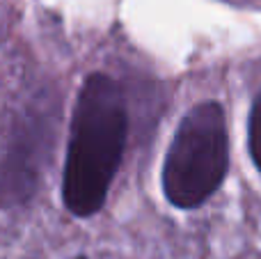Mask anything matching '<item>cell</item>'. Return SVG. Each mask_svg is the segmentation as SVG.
Instances as JSON below:
<instances>
[{"label": "cell", "instance_id": "cell-1", "mask_svg": "<svg viewBox=\"0 0 261 259\" xmlns=\"http://www.w3.org/2000/svg\"><path fill=\"white\" fill-rule=\"evenodd\" d=\"M126 131L122 87L106 73H90L76 99L62 172V200L73 216L87 218L103 206L122 163Z\"/></svg>", "mask_w": 261, "mask_h": 259}, {"label": "cell", "instance_id": "cell-2", "mask_svg": "<svg viewBox=\"0 0 261 259\" xmlns=\"http://www.w3.org/2000/svg\"><path fill=\"white\" fill-rule=\"evenodd\" d=\"M229 165L225 110L202 101L184 115L163 163V193L179 209H197L222 186Z\"/></svg>", "mask_w": 261, "mask_h": 259}, {"label": "cell", "instance_id": "cell-3", "mask_svg": "<svg viewBox=\"0 0 261 259\" xmlns=\"http://www.w3.org/2000/svg\"><path fill=\"white\" fill-rule=\"evenodd\" d=\"M50 126L46 115L35 113L16 119L12 138L5 145V159L0 161V200L23 202L37 188L41 170V154L48 149Z\"/></svg>", "mask_w": 261, "mask_h": 259}, {"label": "cell", "instance_id": "cell-4", "mask_svg": "<svg viewBox=\"0 0 261 259\" xmlns=\"http://www.w3.org/2000/svg\"><path fill=\"white\" fill-rule=\"evenodd\" d=\"M248 142H250V154H252L254 165L261 172V92L257 94L250 110V131H248Z\"/></svg>", "mask_w": 261, "mask_h": 259}]
</instances>
